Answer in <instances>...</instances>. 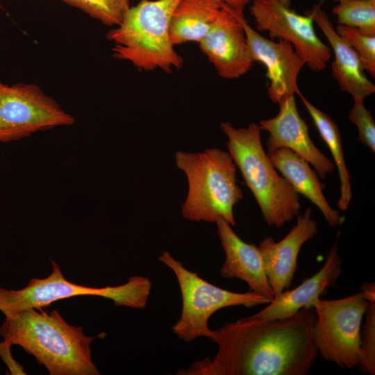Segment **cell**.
I'll use <instances>...</instances> for the list:
<instances>
[{
  "label": "cell",
  "instance_id": "obj_9",
  "mask_svg": "<svg viewBox=\"0 0 375 375\" xmlns=\"http://www.w3.org/2000/svg\"><path fill=\"white\" fill-rule=\"evenodd\" d=\"M74 118L38 85L0 81V142L18 140L38 131L71 126Z\"/></svg>",
  "mask_w": 375,
  "mask_h": 375
},
{
  "label": "cell",
  "instance_id": "obj_1",
  "mask_svg": "<svg viewBox=\"0 0 375 375\" xmlns=\"http://www.w3.org/2000/svg\"><path fill=\"white\" fill-rule=\"evenodd\" d=\"M315 313L303 308L283 318L253 315L212 330L218 349L178 375H306L317 358L313 339Z\"/></svg>",
  "mask_w": 375,
  "mask_h": 375
},
{
  "label": "cell",
  "instance_id": "obj_18",
  "mask_svg": "<svg viewBox=\"0 0 375 375\" xmlns=\"http://www.w3.org/2000/svg\"><path fill=\"white\" fill-rule=\"evenodd\" d=\"M274 167L290 183L293 189L312 201L322 212L331 226H340L344 217L332 208L323 190L325 184L320 182L317 173L309 163L291 149L281 148L267 153Z\"/></svg>",
  "mask_w": 375,
  "mask_h": 375
},
{
  "label": "cell",
  "instance_id": "obj_5",
  "mask_svg": "<svg viewBox=\"0 0 375 375\" xmlns=\"http://www.w3.org/2000/svg\"><path fill=\"white\" fill-rule=\"evenodd\" d=\"M175 162L188 183L187 197L181 206L183 217L206 222L222 217L234 226L233 208L243 199V193L237 185V166L230 153L218 148L199 153L178 151Z\"/></svg>",
  "mask_w": 375,
  "mask_h": 375
},
{
  "label": "cell",
  "instance_id": "obj_3",
  "mask_svg": "<svg viewBox=\"0 0 375 375\" xmlns=\"http://www.w3.org/2000/svg\"><path fill=\"white\" fill-rule=\"evenodd\" d=\"M220 128L228 137L227 147L246 185L253 193L265 222L282 227L301 209L299 194L280 176L265 151L259 126L235 128L230 122H222Z\"/></svg>",
  "mask_w": 375,
  "mask_h": 375
},
{
  "label": "cell",
  "instance_id": "obj_22",
  "mask_svg": "<svg viewBox=\"0 0 375 375\" xmlns=\"http://www.w3.org/2000/svg\"><path fill=\"white\" fill-rule=\"evenodd\" d=\"M106 26H119L131 8L130 0H62Z\"/></svg>",
  "mask_w": 375,
  "mask_h": 375
},
{
  "label": "cell",
  "instance_id": "obj_21",
  "mask_svg": "<svg viewBox=\"0 0 375 375\" xmlns=\"http://www.w3.org/2000/svg\"><path fill=\"white\" fill-rule=\"evenodd\" d=\"M333 13L338 24L355 28L375 36V0H347L339 2Z\"/></svg>",
  "mask_w": 375,
  "mask_h": 375
},
{
  "label": "cell",
  "instance_id": "obj_27",
  "mask_svg": "<svg viewBox=\"0 0 375 375\" xmlns=\"http://www.w3.org/2000/svg\"><path fill=\"white\" fill-rule=\"evenodd\" d=\"M231 8L238 14H244L245 7L253 0H217Z\"/></svg>",
  "mask_w": 375,
  "mask_h": 375
},
{
  "label": "cell",
  "instance_id": "obj_16",
  "mask_svg": "<svg viewBox=\"0 0 375 375\" xmlns=\"http://www.w3.org/2000/svg\"><path fill=\"white\" fill-rule=\"evenodd\" d=\"M328 40L334 53L332 73L341 90L351 94L354 101H363L374 93L375 85L365 74L358 56L336 32L333 23L319 5L306 11Z\"/></svg>",
  "mask_w": 375,
  "mask_h": 375
},
{
  "label": "cell",
  "instance_id": "obj_30",
  "mask_svg": "<svg viewBox=\"0 0 375 375\" xmlns=\"http://www.w3.org/2000/svg\"><path fill=\"white\" fill-rule=\"evenodd\" d=\"M0 7H1V3H0Z\"/></svg>",
  "mask_w": 375,
  "mask_h": 375
},
{
  "label": "cell",
  "instance_id": "obj_24",
  "mask_svg": "<svg viewBox=\"0 0 375 375\" xmlns=\"http://www.w3.org/2000/svg\"><path fill=\"white\" fill-rule=\"evenodd\" d=\"M361 334L358 365L364 372L375 374V299H369Z\"/></svg>",
  "mask_w": 375,
  "mask_h": 375
},
{
  "label": "cell",
  "instance_id": "obj_10",
  "mask_svg": "<svg viewBox=\"0 0 375 375\" xmlns=\"http://www.w3.org/2000/svg\"><path fill=\"white\" fill-rule=\"evenodd\" d=\"M249 8L258 31L290 42L313 71H322L331 57V48L317 36L314 22L276 0H253Z\"/></svg>",
  "mask_w": 375,
  "mask_h": 375
},
{
  "label": "cell",
  "instance_id": "obj_7",
  "mask_svg": "<svg viewBox=\"0 0 375 375\" xmlns=\"http://www.w3.org/2000/svg\"><path fill=\"white\" fill-rule=\"evenodd\" d=\"M375 284L365 283L361 291L335 300L318 299L313 304V339L318 353L342 368L358 366L360 356L361 324Z\"/></svg>",
  "mask_w": 375,
  "mask_h": 375
},
{
  "label": "cell",
  "instance_id": "obj_12",
  "mask_svg": "<svg viewBox=\"0 0 375 375\" xmlns=\"http://www.w3.org/2000/svg\"><path fill=\"white\" fill-rule=\"evenodd\" d=\"M199 44L222 78H238L253 66L244 28L233 10L223 3L210 30Z\"/></svg>",
  "mask_w": 375,
  "mask_h": 375
},
{
  "label": "cell",
  "instance_id": "obj_28",
  "mask_svg": "<svg viewBox=\"0 0 375 375\" xmlns=\"http://www.w3.org/2000/svg\"><path fill=\"white\" fill-rule=\"evenodd\" d=\"M286 7L290 8L291 4V0H276Z\"/></svg>",
  "mask_w": 375,
  "mask_h": 375
},
{
  "label": "cell",
  "instance_id": "obj_20",
  "mask_svg": "<svg viewBox=\"0 0 375 375\" xmlns=\"http://www.w3.org/2000/svg\"><path fill=\"white\" fill-rule=\"evenodd\" d=\"M298 95L308 111L318 132L328 147L338 167L340 181V210H346L352 199L350 175L346 167L339 128L331 117L312 105L301 92Z\"/></svg>",
  "mask_w": 375,
  "mask_h": 375
},
{
  "label": "cell",
  "instance_id": "obj_25",
  "mask_svg": "<svg viewBox=\"0 0 375 375\" xmlns=\"http://www.w3.org/2000/svg\"><path fill=\"white\" fill-rule=\"evenodd\" d=\"M349 119L358 127V140L375 151V124L371 112L363 101H354L349 112Z\"/></svg>",
  "mask_w": 375,
  "mask_h": 375
},
{
  "label": "cell",
  "instance_id": "obj_13",
  "mask_svg": "<svg viewBox=\"0 0 375 375\" xmlns=\"http://www.w3.org/2000/svg\"><path fill=\"white\" fill-rule=\"evenodd\" d=\"M280 110L274 117L259 123L261 130L267 131V153L281 148H288L313 166L318 176L324 178L335 169L334 164L314 144L308 126L299 114L294 95L280 101Z\"/></svg>",
  "mask_w": 375,
  "mask_h": 375
},
{
  "label": "cell",
  "instance_id": "obj_15",
  "mask_svg": "<svg viewBox=\"0 0 375 375\" xmlns=\"http://www.w3.org/2000/svg\"><path fill=\"white\" fill-rule=\"evenodd\" d=\"M215 223L225 253L224 262L220 268L222 277L240 279L247 283L249 291L272 300L274 294L266 275L258 247L240 239L224 219L219 217Z\"/></svg>",
  "mask_w": 375,
  "mask_h": 375
},
{
  "label": "cell",
  "instance_id": "obj_19",
  "mask_svg": "<svg viewBox=\"0 0 375 375\" xmlns=\"http://www.w3.org/2000/svg\"><path fill=\"white\" fill-rule=\"evenodd\" d=\"M217 0H181L170 22L174 46L189 42L199 43L210 30L220 9Z\"/></svg>",
  "mask_w": 375,
  "mask_h": 375
},
{
  "label": "cell",
  "instance_id": "obj_26",
  "mask_svg": "<svg viewBox=\"0 0 375 375\" xmlns=\"http://www.w3.org/2000/svg\"><path fill=\"white\" fill-rule=\"evenodd\" d=\"M0 355L9 367L11 374H26L23 371V367L11 357L10 348L0 346Z\"/></svg>",
  "mask_w": 375,
  "mask_h": 375
},
{
  "label": "cell",
  "instance_id": "obj_4",
  "mask_svg": "<svg viewBox=\"0 0 375 375\" xmlns=\"http://www.w3.org/2000/svg\"><path fill=\"white\" fill-rule=\"evenodd\" d=\"M180 1L141 0L131 7L121 24L106 34L114 44V57L144 71L171 73L180 69L183 58L174 50L169 34L171 18Z\"/></svg>",
  "mask_w": 375,
  "mask_h": 375
},
{
  "label": "cell",
  "instance_id": "obj_11",
  "mask_svg": "<svg viewBox=\"0 0 375 375\" xmlns=\"http://www.w3.org/2000/svg\"><path fill=\"white\" fill-rule=\"evenodd\" d=\"M233 12L244 28L252 60L260 62L266 67V76L269 81V98L278 103L284 98L297 94V78L306 65L304 60L290 42L283 40L274 42L265 38L248 24L244 14Z\"/></svg>",
  "mask_w": 375,
  "mask_h": 375
},
{
  "label": "cell",
  "instance_id": "obj_8",
  "mask_svg": "<svg viewBox=\"0 0 375 375\" xmlns=\"http://www.w3.org/2000/svg\"><path fill=\"white\" fill-rule=\"evenodd\" d=\"M158 260L172 270L178 281L182 310L172 329L186 342L199 337L208 338L212 331L208 319L222 308L238 306L251 308L272 301L251 291L239 293L219 288L186 269L168 251H162Z\"/></svg>",
  "mask_w": 375,
  "mask_h": 375
},
{
  "label": "cell",
  "instance_id": "obj_17",
  "mask_svg": "<svg viewBox=\"0 0 375 375\" xmlns=\"http://www.w3.org/2000/svg\"><path fill=\"white\" fill-rule=\"evenodd\" d=\"M342 260L338 252V240L328 252L323 267L312 276L305 278L293 290H286L274 297L254 317L274 319L290 317L303 308H312L313 303L329 287L334 285L342 272Z\"/></svg>",
  "mask_w": 375,
  "mask_h": 375
},
{
  "label": "cell",
  "instance_id": "obj_6",
  "mask_svg": "<svg viewBox=\"0 0 375 375\" xmlns=\"http://www.w3.org/2000/svg\"><path fill=\"white\" fill-rule=\"evenodd\" d=\"M52 272L44 278H32L20 290L0 288V311L5 316L27 308H43L52 303L78 296H97L110 299L116 306L145 308L151 290L146 277L134 276L122 285L92 288L67 281L59 265L51 260Z\"/></svg>",
  "mask_w": 375,
  "mask_h": 375
},
{
  "label": "cell",
  "instance_id": "obj_29",
  "mask_svg": "<svg viewBox=\"0 0 375 375\" xmlns=\"http://www.w3.org/2000/svg\"><path fill=\"white\" fill-rule=\"evenodd\" d=\"M335 1H337L338 2H341V1H347V0H335Z\"/></svg>",
  "mask_w": 375,
  "mask_h": 375
},
{
  "label": "cell",
  "instance_id": "obj_14",
  "mask_svg": "<svg viewBox=\"0 0 375 375\" xmlns=\"http://www.w3.org/2000/svg\"><path fill=\"white\" fill-rule=\"evenodd\" d=\"M317 233V223L308 208L299 215L296 225L278 242L266 237L258 249L264 268L274 297L288 290L297 267V258L301 247Z\"/></svg>",
  "mask_w": 375,
  "mask_h": 375
},
{
  "label": "cell",
  "instance_id": "obj_23",
  "mask_svg": "<svg viewBox=\"0 0 375 375\" xmlns=\"http://www.w3.org/2000/svg\"><path fill=\"white\" fill-rule=\"evenodd\" d=\"M337 33L356 51L363 69L375 77V36L365 35L355 28L338 24Z\"/></svg>",
  "mask_w": 375,
  "mask_h": 375
},
{
  "label": "cell",
  "instance_id": "obj_2",
  "mask_svg": "<svg viewBox=\"0 0 375 375\" xmlns=\"http://www.w3.org/2000/svg\"><path fill=\"white\" fill-rule=\"evenodd\" d=\"M0 346L18 345L46 367L50 375H99L90 344L100 335H86L56 310L27 308L6 316Z\"/></svg>",
  "mask_w": 375,
  "mask_h": 375
}]
</instances>
